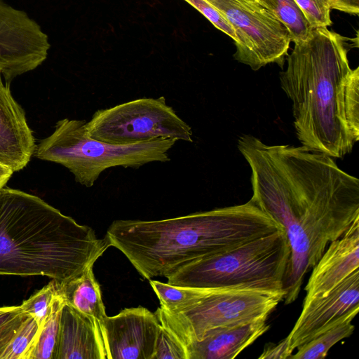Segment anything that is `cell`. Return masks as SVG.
<instances>
[{
	"instance_id": "obj_1",
	"label": "cell",
	"mask_w": 359,
	"mask_h": 359,
	"mask_svg": "<svg viewBox=\"0 0 359 359\" xmlns=\"http://www.w3.org/2000/svg\"><path fill=\"white\" fill-rule=\"evenodd\" d=\"M237 147L251 170L250 199L287 236L284 302L290 304L328 245L359 219V180L304 146L266 144L248 134Z\"/></svg>"
},
{
	"instance_id": "obj_2",
	"label": "cell",
	"mask_w": 359,
	"mask_h": 359,
	"mask_svg": "<svg viewBox=\"0 0 359 359\" xmlns=\"http://www.w3.org/2000/svg\"><path fill=\"white\" fill-rule=\"evenodd\" d=\"M345 39L327 27L314 28L294 43L280 73L299 141L339 158L359 140V67H351Z\"/></svg>"
},
{
	"instance_id": "obj_3",
	"label": "cell",
	"mask_w": 359,
	"mask_h": 359,
	"mask_svg": "<svg viewBox=\"0 0 359 359\" xmlns=\"http://www.w3.org/2000/svg\"><path fill=\"white\" fill-rule=\"evenodd\" d=\"M280 229L250 199L161 220L117 219L109 225L105 238L143 278L151 280L168 278L190 263Z\"/></svg>"
},
{
	"instance_id": "obj_4",
	"label": "cell",
	"mask_w": 359,
	"mask_h": 359,
	"mask_svg": "<svg viewBox=\"0 0 359 359\" xmlns=\"http://www.w3.org/2000/svg\"><path fill=\"white\" fill-rule=\"evenodd\" d=\"M109 244L39 197L0 189V276H43L59 283L93 266Z\"/></svg>"
},
{
	"instance_id": "obj_5",
	"label": "cell",
	"mask_w": 359,
	"mask_h": 359,
	"mask_svg": "<svg viewBox=\"0 0 359 359\" xmlns=\"http://www.w3.org/2000/svg\"><path fill=\"white\" fill-rule=\"evenodd\" d=\"M290 256L284 229L224 252L190 263L170 275L168 283L197 287H243L283 293Z\"/></svg>"
},
{
	"instance_id": "obj_6",
	"label": "cell",
	"mask_w": 359,
	"mask_h": 359,
	"mask_svg": "<svg viewBox=\"0 0 359 359\" xmlns=\"http://www.w3.org/2000/svg\"><path fill=\"white\" fill-rule=\"evenodd\" d=\"M86 121L63 118L51 135L40 140L34 155L60 164L86 187L94 185L101 173L112 167L139 168L151 162L170 161L168 151L176 141L156 139L136 144L119 145L90 137Z\"/></svg>"
},
{
	"instance_id": "obj_7",
	"label": "cell",
	"mask_w": 359,
	"mask_h": 359,
	"mask_svg": "<svg viewBox=\"0 0 359 359\" xmlns=\"http://www.w3.org/2000/svg\"><path fill=\"white\" fill-rule=\"evenodd\" d=\"M204 289L201 297L182 311L171 313L158 307L155 311L160 323L185 348L212 329L267 320L285 297L283 293L243 287Z\"/></svg>"
},
{
	"instance_id": "obj_8",
	"label": "cell",
	"mask_w": 359,
	"mask_h": 359,
	"mask_svg": "<svg viewBox=\"0 0 359 359\" xmlns=\"http://www.w3.org/2000/svg\"><path fill=\"white\" fill-rule=\"evenodd\" d=\"M86 128L90 137L112 144H136L156 139L193 142L191 127L163 96L99 109L86 122Z\"/></svg>"
},
{
	"instance_id": "obj_9",
	"label": "cell",
	"mask_w": 359,
	"mask_h": 359,
	"mask_svg": "<svg viewBox=\"0 0 359 359\" xmlns=\"http://www.w3.org/2000/svg\"><path fill=\"white\" fill-rule=\"evenodd\" d=\"M232 27L234 58L257 71L268 64L283 67L291 42L285 27L255 0H206Z\"/></svg>"
},
{
	"instance_id": "obj_10",
	"label": "cell",
	"mask_w": 359,
	"mask_h": 359,
	"mask_svg": "<svg viewBox=\"0 0 359 359\" xmlns=\"http://www.w3.org/2000/svg\"><path fill=\"white\" fill-rule=\"evenodd\" d=\"M50 43L39 23L25 11L0 0V76L11 82L48 57Z\"/></svg>"
},
{
	"instance_id": "obj_11",
	"label": "cell",
	"mask_w": 359,
	"mask_h": 359,
	"mask_svg": "<svg viewBox=\"0 0 359 359\" xmlns=\"http://www.w3.org/2000/svg\"><path fill=\"white\" fill-rule=\"evenodd\" d=\"M359 307V269L348 276L329 293L304 298L302 312L287 335L288 348L295 349L341 320Z\"/></svg>"
},
{
	"instance_id": "obj_12",
	"label": "cell",
	"mask_w": 359,
	"mask_h": 359,
	"mask_svg": "<svg viewBox=\"0 0 359 359\" xmlns=\"http://www.w3.org/2000/svg\"><path fill=\"white\" fill-rule=\"evenodd\" d=\"M102 327L107 359H153L160 327L155 312L126 308L107 316Z\"/></svg>"
},
{
	"instance_id": "obj_13",
	"label": "cell",
	"mask_w": 359,
	"mask_h": 359,
	"mask_svg": "<svg viewBox=\"0 0 359 359\" xmlns=\"http://www.w3.org/2000/svg\"><path fill=\"white\" fill-rule=\"evenodd\" d=\"M359 269V219L331 242L312 268L305 298L321 297Z\"/></svg>"
},
{
	"instance_id": "obj_14",
	"label": "cell",
	"mask_w": 359,
	"mask_h": 359,
	"mask_svg": "<svg viewBox=\"0 0 359 359\" xmlns=\"http://www.w3.org/2000/svg\"><path fill=\"white\" fill-rule=\"evenodd\" d=\"M36 146L25 111L12 95L10 82L0 76V164L13 172L21 170Z\"/></svg>"
},
{
	"instance_id": "obj_15",
	"label": "cell",
	"mask_w": 359,
	"mask_h": 359,
	"mask_svg": "<svg viewBox=\"0 0 359 359\" xmlns=\"http://www.w3.org/2000/svg\"><path fill=\"white\" fill-rule=\"evenodd\" d=\"M53 359H107L101 324L65 303Z\"/></svg>"
},
{
	"instance_id": "obj_16",
	"label": "cell",
	"mask_w": 359,
	"mask_h": 359,
	"mask_svg": "<svg viewBox=\"0 0 359 359\" xmlns=\"http://www.w3.org/2000/svg\"><path fill=\"white\" fill-rule=\"evenodd\" d=\"M270 327L266 320L219 327L186 346L188 359H232Z\"/></svg>"
},
{
	"instance_id": "obj_17",
	"label": "cell",
	"mask_w": 359,
	"mask_h": 359,
	"mask_svg": "<svg viewBox=\"0 0 359 359\" xmlns=\"http://www.w3.org/2000/svg\"><path fill=\"white\" fill-rule=\"evenodd\" d=\"M57 287L66 304L96 319L102 326L107 315L100 285L94 276L93 266L80 275L64 282H57Z\"/></svg>"
},
{
	"instance_id": "obj_18",
	"label": "cell",
	"mask_w": 359,
	"mask_h": 359,
	"mask_svg": "<svg viewBox=\"0 0 359 359\" xmlns=\"http://www.w3.org/2000/svg\"><path fill=\"white\" fill-rule=\"evenodd\" d=\"M359 307L347 313L338 323L320 333L308 342L298 347L290 359H322L327 356L329 350L337 343L349 337L355 330L352 323L358 314Z\"/></svg>"
},
{
	"instance_id": "obj_19",
	"label": "cell",
	"mask_w": 359,
	"mask_h": 359,
	"mask_svg": "<svg viewBox=\"0 0 359 359\" xmlns=\"http://www.w3.org/2000/svg\"><path fill=\"white\" fill-rule=\"evenodd\" d=\"M259 3L285 27L291 41H304L311 35L313 28L294 0H260Z\"/></svg>"
},
{
	"instance_id": "obj_20",
	"label": "cell",
	"mask_w": 359,
	"mask_h": 359,
	"mask_svg": "<svg viewBox=\"0 0 359 359\" xmlns=\"http://www.w3.org/2000/svg\"><path fill=\"white\" fill-rule=\"evenodd\" d=\"M65 304V302L57 287L50 313L40 328L37 340L29 353L28 359H53L58 338L61 311Z\"/></svg>"
},
{
	"instance_id": "obj_21",
	"label": "cell",
	"mask_w": 359,
	"mask_h": 359,
	"mask_svg": "<svg viewBox=\"0 0 359 359\" xmlns=\"http://www.w3.org/2000/svg\"><path fill=\"white\" fill-rule=\"evenodd\" d=\"M161 308L168 312H178L193 305L204 293V288L173 285L149 280Z\"/></svg>"
},
{
	"instance_id": "obj_22",
	"label": "cell",
	"mask_w": 359,
	"mask_h": 359,
	"mask_svg": "<svg viewBox=\"0 0 359 359\" xmlns=\"http://www.w3.org/2000/svg\"><path fill=\"white\" fill-rule=\"evenodd\" d=\"M39 332L40 327L36 320L29 315L1 353L0 359H28Z\"/></svg>"
},
{
	"instance_id": "obj_23",
	"label": "cell",
	"mask_w": 359,
	"mask_h": 359,
	"mask_svg": "<svg viewBox=\"0 0 359 359\" xmlns=\"http://www.w3.org/2000/svg\"><path fill=\"white\" fill-rule=\"evenodd\" d=\"M57 292V281L52 280L20 305L24 312L36 320L40 328L50 313L52 304Z\"/></svg>"
},
{
	"instance_id": "obj_24",
	"label": "cell",
	"mask_w": 359,
	"mask_h": 359,
	"mask_svg": "<svg viewBox=\"0 0 359 359\" xmlns=\"http://www.w3.org/2000/svg\"><path fill=\"white\" fill-rule=\"evenodd\" d=\"M153 359H188L185 346L170 330L161 323Z\"/></svg>"
},
{
	"instance_id": "obj_25",
	"label": "cell",
	"mask_w": 359,
	"mask_h": 359,
	"mask_svg": "<svg viewBox=\"0 0 359 359\" xmlns=\"http://www.w3.org/2000/svg\"><path fill=\"white\" fill-rule=\"evenodd\" d=\"M28 316L20 306L0 307V354Z\"/></svg>"
},
{
	"instance_id": "obj_26",
	"label": "cell",
	"mask_w": 359,
	"mask_h": 359,
	"mask_svg": "<svg viewBox=\"0 0 359 359\" xmlns=\"http://www.w3.org/2000/svg\"><path fill=\"white\" fill-rule=\"evenodd\" d=\"M312 28L327 27L332 25L329 0H294Z\"/></svg>"
},
{
	"instance_id": "obj_27",
	"label": "cell",
	"mask_w": 359,
	"mask_h": 359,
	"mask_svg": "<svg viewBox=\"0 0 359 359\" xmlns=\"http://www.w3.org/2000/svg\"><path fill=\"white\" fill-rule=\"evenodd\" d=\"M203 14L216 28L229 36L234 42L235 32L225 18L206 0H184Z\"/></svg>"
},
{
	"instance_id": "obj_28",
	"label": "cell",
	"mask_w": 359,
	"mask_h": 359,
	"mask_svg": "<svg viewBox=\"0 0 359 359\" xmlns=\"http://www.w3.org/2000/svg\"><path fill=\"white\" fill-rule=\"evenodd\" d=\"M292 353L289 351L287 337L277 344H269L264 349L259 359H286Z\"/></svg>"
},
{
	"instance_id": "obj_29",
	"label": "cell",
	"mask_w": 359,
	"mask_h": 359,
	"mask_svg": "<svg viewBox=\"0 0 359 359\" xmlns=\"http://www.w3.org/2000/svg\"><path fill=\"white\" fill-rule=\"evenodd\" d=\"M332 9H336L351 15L359 13V0H329Z\"/></svg>"
},
{
	"instance_id": "obj_30",
	"label": "cell",
	"mask_w": 359,
	"mask_h": 359,
	"mask_svg": "<svg viewBox=\"0 0 359 359\" xmlns=\"http://www.w3.org/2000/svg\"><path fill=\"white\" fill-rule=\"evenodd\" d=\"M13 173L10 168L0 164V189L6 185Z\"/></svg>"
},
{
	"instance_id": "obj_31",
	"label": "cell",
	"mask_w": 359,
	"mask_h": 359,
	"mask_svg": "<svg viewBox=\"0 0 359 359\" xmlns=\"http://www.w3.org/2000/svg\"><path fill=\"white\" fill-rule=\"evenodd\" d=\"M255 1H257L259 3L260 0H255Z\"/></svg>"
}]
</instances>
